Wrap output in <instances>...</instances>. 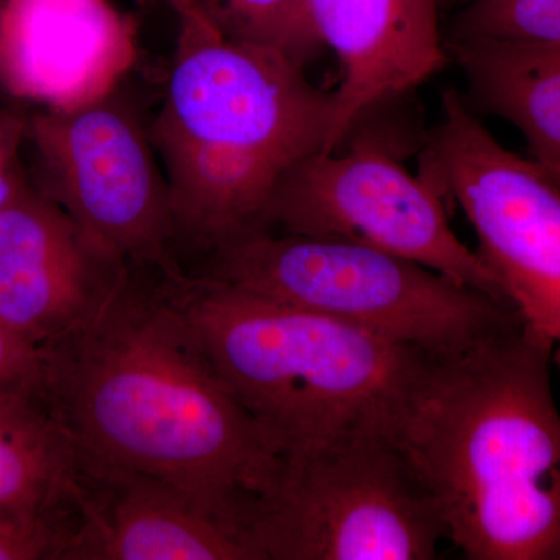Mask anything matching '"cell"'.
Listing matches in <instances>:
<instances>
[{
	"label": "cell",
	"mask_w": 560,
	"mask_h": 560,
	"mask_svg": "<svg viewBox=\"0 0 560 560\" xmlns=\"http://www.w3.org/2000/svg\"><path fill=\"white\" fill-rule=\"evenodd\" d=\"M38 366L39 399L79 458L189 489L245 528L280 456L158 283L131 271L101 311L38 346Z\"/></svg>",
	"instance_id": "obj_1"
},
{
	"label": "cell",
	"mask_w": 560,
	"mask_h": 560,
	"mask_svg": "<svg viewBox=\"0 0 560 560\" xmlns=\"http://www.w3.org/2000/svg\"><path fill=\"white\" fill-rule=\"evenodd\" d=\"M551 349L523 324L433 357L390 440L469 560H560Z\"/></svg>",
	"instance_id": "obj_2"
},
{
	"label": "cell",
	"mask_w": 560,
	"mask_h": 560,
	"mask_svg": "<svg viewBox=\"0 0 560 560\" xmlns=\"http://www.w3.org/2000/svg\"><path fill=\"white\" fill-rule=\"evenodd\" d=\"M178 47L150 132L167 178L176 241L205 253L267 231L280 180L326 151L334 92L279 51L179 20Z\"/></svg>",
	"instance_id": "obj_3"
},
{
	"label": "cell",
	"mask_w": 560,
	"mask_h": 560,
	"mask_svg": "<svg viewBox=\"0 0 560 560\" xmlns=\"http://www.w3.org/2000/svg\"><path fill=\"white\" fill-rule=\"evenodd\" d=\"M158 287L280 459L390 436L433 355L183 270Z\"/></svg>",
	"instance_id": "obj_4"
},
{
	"label": "cell",
	"mask_w": 560,
	"mask_h": 560,
	"mask_svg": "<svg viewBox=\"0 0 560 560\" xmlns=\"http://www.w3.org/2000/svg\"><path fill=\"white\" fill-rule=\"evenodd\" d=\"M206 254L198 278L329 316L433 357L456 355L522 324L506 302L342 238L259 231Z\"/></svg>",
	"instance_id": "obj_5"
},
{
	"label": "cell",
	"mask_w": 560,
	"mask_h": 560,
	"mask_svg": "<svg viewBox=\"0 0 560 560\" xmlns=\"http://www.w3.org/2000/svg\"><path fill=\"white\" fill-rule=\"evenodd\" d=\"M245 528L257 560H430L447 540L399 448L378 433L280 459Z\"/></svg>",
	"instance_id": "obj_6"
},
{
	"label": "cell",
	"mask_w": 560,
	"mask_h": 560,
	"mask_svg": "<svg viewBox=\"0 0 560 560\" xmlns=\"http://www.w3.org/2000/svg\"><path fill=\"white\" fill-rule=\"evenodd\" d=\"M422 176L458 202L523 326L560 368V187L493 138L455 90L423 150Z\"/></svg>",
	"instance_id": "obj_7"
},
{
	"label": "cell",
	"mask_w": 560,
	"mask_h": 560,
	"mask_svg": "<svg viewBox=\"0 0 560 560\" xmlns=\"http://www.w3.org/2000/svg\"><path fill=\"white\" fill-rule=\"evenodd\" d=\"M40 194L98 248L131 270L172 271L176 241L160 154L138 113L113 94L73 109H38L27 119Z\"/></svg>",
	"instance_id": "obj_8"
},
{
	"label": "cell",
	"mask_w": 560,
	"mask_h": 560,
	"mask_svg": "<svg viewBox=\"0 0 560 560\" xmlns=\"http://www.w3.org/2000/svg\"><path fill=\"white\" fill-rule=\"evenodd\" d=\"M265 228L386 250L510 304L480 253L452 230L440 191L375 147L300 162L272 194Z\"/></svg>",
	"instance_id": "obj_9"
},
{
	"label": "cell",
	"mask_w": 560,
	"mask_h": 560,
	"mask_svg": "<svg viewBox=\"0 0 560 560\" xmlns=\"http://www.w3.org/2000/svg\"><path fill=\"white\" fill-rule=\"evenodd\" d=\"M130 272L32 184L0 210V324L35 348L101 311Z\"/></svg>",
	"instance_id": "obj_10"
},
{
	"label": "cell",
	"mask_w": 560,
	"mask_h": 560,
	"mask_svg": "<svg viewBox=\"0 0 560 560\" xmlns=\"http://www.w3.org/2000/svg\"><path fill=\"white\" fill-rule=\"evenodd\" d=\"M77 508L66 560H257L237 518L150 475L77 456Z\"/></svg>",
	"instance_id": "obj_11"
},
{
	"label": "cell",
	"mask_w": 560,
	"mask_h": 560,
	"mask_svg": "<svg viewBox=\"0 0 560 560\" xmlns=\"http://www.w3.org/2000/svg\"><path fill=\"white\" fill-rule=\"evenodd\" d=\"M138 58L132 22L109 0H2L0 86L39 109H73L117 90Z\"/></svg>",
	"instance_id": "obj_12"
},
{
	"label": "cell",
	"mask_w": 560,
	"mask_h": 560,
	"mask_svg": "<svg viewBox=\"0 0 560 560\" xmlns=\"http://www.w3.org/2000/svg\"><path fill=\"white\" fill-rule=\"evenodd\" d=\"M305 7L320 44L341 66L326 151H337L361 117L447 62L440 0H305Z\"/></svg>",
	"instance_id": "obj_13"
},
{
	"label": "cell",
	"mask_w": 560,
	"mask_h": 560,
	"mask_svg": "<svg viewBox=\"0 0 560 560\" xmlns=\"http://www.w3.org/2000/svg\"><path fill=\"white\" fill-rule=\"evenodd\" d=\"M79 523L77 458L38 393L0 399V529L65 545Z\"/></svg>",
	"instance_id": "obj_14"
},
{
	"label": "cell",
	"mask_w": 560,
	"mask_h": 560,
	"mask_svg": "<svg viewBox=\"0 0 560 560\" xmlns=\"http://www.w3.org/2000/svg\"><path fill=\"white\" fill-rule=\"evenodd\" d=\"M470 97L517 128L537 164H560V46L448 40Z\"/></svg>",
	"instance_id": "obj_15"
},
{
	"label": "cell",
	"mask_w": 560,
	"mask_h": 560,
	"mask_svg": "<svg viewBox=\"0 0 560 560\" xmlns=\"http://www.w3.org/2000/svg\"><path fill=\"white\" fill-rule=\"evenodd\" d=\"M202 10L228 38L254 44L307 66L324 49L305 0H201Z\"/></svg>",
	"instance_id": "obj_16"
},
{
	"label": "cell",
	"mask_w": 560,
	"mask_h": 560,
	"mask_svg": "<svg viewBox=\"0 0 560 560\" xmlns=\"http://www.w3.org/2000/svg\"><path fill=\"white\" fill-rule=\"evenodd\" d=\"M451 40L560 46V0H474L456 20Z\"/></svg>",
	"instance_id": "obj_17"
},
{
	"label": "cell",
	"mask_w": 560,
	"mask_h": 560,
	"mask_svg": "<svg viewBox=\"0 0 560 560\" xmlns=\"http://www.w3.org/2000/svg\"><path fill=\"white\" fill-rule=\"evenodd\" d=\"M38 348L0 324V399L38 393Z\"/></svg>",
	"instance_id": "obj_18"
},
{
	"label": "cell",
	"mask_w": 560,
	"mask_h": 560,
	"mask_svg": "<svg viewBox=\"0 0 560 560\" xmlns=\"http://www.w3.org/2000/svg\"><path fill=\"white\" fill-rule=\"evenodd\" d=\"M27 145V119L0 110V210L7 208L25 187L22 153Z\"/></svg>",
	"instance_id": "obj_19"
},
{
	"label": "cell",
	"mask_w": 560,
	"mask_h": 560,
	"mask_svg": "<svg viewBox=\"0 0 560 560\" xmlns=\"http://www.w3.org/2000/svg\"><path fill=\"white\" fill-rule=\"evenodd\" d=\"M0 560H65V545L44 534L0 529Z\"/></svg>",
	"instance_id": "obj_20"
},
{
	"label": "cell",
	"mask_w": 560,
	"mask_h": 560,
	"mask_svg": "<svg viewBox=\"0 0 560 560\" xmlns=\"http://www.w3.org/2000/svg\"><path fill=\"white\" fill-rule=\"evenodd\" d=\"M175 10L179 20H209L202 10L201 0H165Z\"/></svg>",
	"instance_id": "obj_21"
},
{
	"label": "cell",
	"mask_w": 560,
	"mask_h": 560,
	"mask_svg": "<svg viewBox=\"0 0 560 560\" xmlns=\"http://www.w3.org/2000/svg\"><path fill=\"white\" fill-rule=\"evenodd\" d=\"M545 172L548 173V176L560 187V164H551V165H541L539 164Z\"/></svg>",
	"instance_id": "obj_22"
},
{
	"label": "cell",
	"mask_w": 560,
	"mask_h": 560,
	"mask_svg": "<svg viewBox=\"0 0 560 560\" xmlns=\"http://www.w3.org/2000/svg\"><path fill=\"white\" fill-rule=\"evenodd\" d=\"M0 3H2V0H0Z\"/></svg>",
	"instance_id": "obj_23"
}]
</instances>
